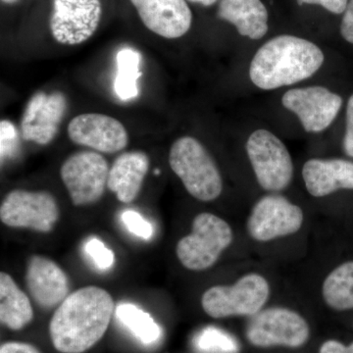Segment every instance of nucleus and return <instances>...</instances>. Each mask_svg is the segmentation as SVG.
Segmentation results:
<instances>
[{
    "label": "nucleus",
    "instance_id": "f257e3e1",
    "mask_svg": "<svg viewBox=\"0 0 353 353\" xmlns=\"http://www.w3.org/2000/svg\"><path fill=\"white\" fill-rule=\"evenodd\" d=\"M114 313L108 290L88 285L69 294L51 318L53 347L62 353H83L101 340Z\"/></svg>",
    "mask_w": 353,
    "mask_h": 353
},
{
    "label": "nucleus",
    "instance_id": "f03ea898",
    "mask_svg": "<svg viewBox=\"0 0 353 353\" xmlns=\"http://www.w3.org/2000/svg\"><path fill=\"white\" fill-rule=\"evenodd\" d=\"M324 61V52L317 44L301 37L280 34L255 52L248 74L255 87L274 90L307 80Z\"/></svg>",
    "mask_w": 353,
    "mask_h": 353
},
{
    "label": "nucleus",
    "instance_id": "7ed1b4c3",
    "mask_svg": "<svg viewBox=\"0 0 353 353\" xmlns=\"http://www.w3.org/2000/svg\"><path fill=\"white\" fill-rule=\"evenodd\" d=\"M169 164L194 199L213 201L222 194L219 169L199 139L190 136L176 139L169 152Z\"/></svg>",
    "mask_w": 353,
    "mask_h": 353
},
{
    "label": "nucleus",
    "instance_id": "20e7f679",
    "mask_svg": "<svg viewBox=\"0 0 353 353\" xmlns=\"http://www.w3.org/2000/svg\"><path fill=\"white\" fill-rule=\"evenodd\" d=\"M233 240V230L226 221L212 213H199L192 221V233L176 243V254L188 270H208Z\"/></svg>",
    "mask_w": 353,
    "mask_h": 353
},
{
    "label": "nucleus",
    "instance_id": "39448f33",
    "mask_svg": "<svg viewBox=\"0 0 353 353\" xmlns=\"http://www.w3.org/2000/svg\"><path fill=\"white\" fill-rule=\"evenodd\" d=\"M270 296V285L263 276L246 274L232 285H214L201 296L204 312L215 319L253 316L262 310Z\"/></svg>",
    "mask_w": 353,
    "mask_h": 353
},
{
    "label": "nucleus",
    "instance_id": "423d86ee",
    "mask_svg": "<svg viewBox=\"0 0 353 353\" xmlns=\"http://www.w3.org/2000/svg\"><path fill=\"white\" fill-rule=\"evenodd\" d=\"M245 150L262 189L279 192L289 187L294 176V162L282 139L268 130L259 129L248 137Z\"/></svg>",
    "mask_w": 353,
    "mask_h": 353
},
{
    "label": "nucleus",
    "instance_id": "0eeeda50",
    "mask_svg": "<svg viewBox=\"0 0 353 353\" xmlns=\"http://www.w3.org/2000/svg\"><path fill=\"white\" fill-rule=\"evenodd\" d=\"M246 339L257 347H303L310 336L308 323L292 309H263L252 316L246 327Z\"/></svg>",
    "mask_w": 353,
    "mask_h": 353
},
{
    "label": "nucleus",
    "instance_id": "6e6552de",
    "mask_svg": "<svg viewBox=\"0 0 353 353\" xmlns=\"http://www.w3.org/2000/svg\"><path fill=\"white\" fill-rule=\"evenodd\" d=\"M59 217L57 199L46 190H11L0 205V220L11 228L50 233Z\"/></svg>",
    "mask_w": 353,
    "mask_h": 353
},
{
    "label": "nucleus",
    "instance_id": "1a4fd4ad",
    "mask_svg": "<svg viewBox=\"0 0 353 353\" xmlns=\"http://www.w3.org/2000/svg\"><path fill=\"white\" fill-rule=\"evenodd\" d=\"M108 160L99 152L83 150L65 160L60 168L62 182L75 206L92 205L108 187Z\"/></svg>",
    "mask_w": 353,
    "mask_h": 353
},
{
    "label": "nucleus",
    "instance_id": "9d476101",
    "mask_svg": "<svg viewBox=\"0 0 353 353\" xmlns=\"http://www.w3.org/2000/svg\"><path fill=\"white\" fill-rule=\"evenodd\" d=\"M303 209L285 196L268 194L253 206L246 229L253 240L270 241L296 234L303 226Z\"/></svg>",
    "mask_w": 353,
    "mask_h": 353
},
{
    "label": "nucleus",
    "instance_id": "9b49d317",
    "mask_svg": "<svg viewBox=\"0 0 353 353\" xmlns=\"http://www.w3.org/2000/svg\"><path fill=\"white\" fill-rule=\"evenodd\" d=\"M282 105L299 118L304 131L319 134L331 126L343 105V99L322 85L294 88L282 97Z\"/></svg>",
    "mask_w": 353,
    "mask_h": 353
},
{
    "label": "nucleus",
    "instance_id": "f8f14e48",
    "mask_svg": "<svg viewBox=\"0 0 353 353\" xmlns=\"http://www.w3.org/2000/svg\"><path fill=\"white\" fill-rule=\"evenodd\" d=\"M101 14V0H53L51 34L65 46L85 43L99 28Z\"/></svg>",
    "mask_w": 353,
    "mask_h": 353
},
{
    "label": "nucleus",
    "instance_id": "ddd939ff",
    "mask_svg": "<svg viewBox=\"0 0 353 353\" xmlns=\"http://www.w3.org/2000/svg\"><path fill=\"white\" fill-rule=\"evenodd\" d=\"M68 136L76 145L103 153L120 152L129 143L126 128L119 120L99 113L81 114L73 118L68 125Z\"/></svg>",
    "mask_w": 353,
    "mask_h": 353
},
{
    "label": "nucleus",
    "instance_id": "4468645a",
    "mask_svg": "<svg viewBox=\"0 0 353 353\" xmlns=\"http://www.w3.org/2000/svg\"><path fill=\"white\" fill-rule=\"evenodd\" d=\"M66 110L67 99L62 92L34 94L21 121L22 138L38 145H48L57 137Z\"/></svg>",
    "mask_w": 353,
    "mask_h": 353
},
{
    "label": "nucleus",
    "instance_id": "2eb2a0df",
    "mask_svg": "<svg viewBox=\"0 0 353 353\" xmlns=\"http://www.w3.org/2000/svg\"><path fill=\"white\" fill-rule=\"evenodd\" d=\"M150 31L165 39H179L190 31L192 13L187 0H131Z\"/></svg>",
    "mask_w": 353,
    "mask_h": 353
},
{
    "label": "nucleus",
    "instance_id": "dca6fc26",
    "mask_svg": "<svg viewBox=\"0 0 353 353\" xmlns=\"http://www.w3.org/2000/svg\"><path fill=\"white\" fill-rule=\"evenodd\" d=\"M26 285L41 308H54L69 296L68 276L59 265L43 255H32L28 260Z\"/></svg>",
    "mask_w": 353,
    "mask_h": 353
},
{
    "label": "nucleus",
    "instance_id": "f3484780",
    "mask_svg": "<svg viewBox=\"0 0 353 353\" xmlns=\"http://www.w3.org/2000/svg\"><path fill=\"white\" fill-rule=\"evenodd\" d=\"M303 178L309 194L314 197L353 190V162L341 158H311L303 165Z\"/></svg>",
    "mask_w": 353,
    "mask_h": 353
},
{
    "label": "nucleus",
    "instance_id": "a211bd4d",
    "mask_svg": "<svg viewBox=\"0 0 353 353\" xmlns=\"http://www.w3.org/2000/svg\"><path fill=\"white\" fill-rule=\"evenodd\" d=\"M150 158L141 150L123 153L109 169L108 188L123 203H131L139 196L150 169Z\"/></svg>",
    "mask_w": 353,
    "mask_h": 353
},
{
    "label": "nucleus",
    "instance_id": "6ab92c4d",
    "mask_svg": "<svg viewBox=\"0 0 353 353\" xmlns=\"http://www.w3.org/2000/svg\"><path fill=\"white\" fill-rule=\"evenodd\" d=\"M217 16L252 41L264 38L269 31V12L262 0H221Z\"/></svg>",
    "mask_w": 353,
    "mask_h": 353
},
{
    "label": "nucleus",
    "instance_id": "aec40b11",
    "mask_svg": "<svg viewBox=\"0 0 353 353\" xmlns=\"http://www.w3.org/2000/svg\"><path fill=\"white\" fill-rule=\"evenodd\" d=\"M34 318L29 297L19 289L14 279L4 272L0 273V321L7 328L19 331Z\"/></svg>",
    "mask_w": 353,
    "mask_h": 353
},
{
    "label": "nucleus",
    "instance_id": "412c9836",
    "mask_svg": "<svg viewBox=\"0 0 353 353\" xmlns=\"http://www.w3.org/2000/svg\"><path fill=\"white\" fill-rule=\"evenodd\" d=\"M322 296L334 310L353 309V261L340 265L327 276L323 283Z\"/></svg>",
    "mask_w": 353,
    "mask_h": 353
},
{
    "label": "nucleus",
    "instance_id": "4be33fe9",
    "mask_svg": "<svg viewBox=\"0 0 353 353\" xmlns=\"http://www.w3.org/2000/svg\"><path fill=\"white\" fill-rule=\"evenodd\" d=\"M117 75L114 90L120 99L127 101L139 95L138 81L141 78V54L132 48H123L116 57Z\"/></svg>",
    "mask_w": 353,
    "mask_h": 353
},
{
    "label": "nucleus",
    "instance_id": "5701e85b",
    "mask_svg": "<svg viewBox=\"0 0 353 353\" xmlns=\"http://www.w3.org/2000/svg\"><path fill=\"white\" fill-rule=\"evenodd\" d=\"M116 316L145 345H152L161 336V329L152 316L134 304H119L116 308Z\"/></svg>",
    "mask_w": 353,
    "mask_h": 353
},
{
    "label": "nucleus",
    "instance_id": "b1692460",
    "mask_svg": "<svg viewBox=\"0 0 353 353\" xmlns=\"http://www.w3.org/2000/svg\"><path fill=\"white\" fill-rule=\"evenodd\" d=\"M194 343L205 353H236L239 350L238 343L231 336L212 327L202 330Z\"/></svg>",
    "mask_w": 353,
    "mask_h": 353
},
{
    "label": "nucleus",
    "instance_id": "393cba45",
    "mask_svg": "<svg viewBox=\"0 0 353 353\" xmlns=\"http://www.w3.org/2000/svg\"><path fill=\"white\" fill-rule=\"evenodd\" d=\"M85 250L101 270H108L115 264V254L99 239H90L85 243Z\"/></svg>",
    "mask_w": 353,
    "mask_h": 353
},
{
    "label": "nucleus",
    "instance_id": "a878e982",
    "mask_svg": "<svg viewBox=\"0 0 353 353\" xmlns=\"http://www.w3.org/2000/svg\"><path fill=\"white\" fill-rule=\"evenodd\" d=\"M121 218L130 233L143 240H150L152 238L154 229L152 223L146 221L139 213L134 210H127L123 213Z\"/></svg>",
    "mask_w": 353,
    "mask_h": 353
},
{
    "label": "nucleus",
    "instance_id": "bb28decb",
    "mask_svg": "<svg viewBox=\"0 0 353 353\" xmlns=\"http://www.w3.org/2000/svg\"><path fill=\"white\" fill-rule=\"evenodd\" d=\"M343 152L353 158V94L347 101L345 113V132L343 141Z\"/></svg>",
    "mask_w": 353,
    "mask_h": 353
},
{
    "label": "nucleus",
    "instance_id": "cd10ccee",
    "mask_svg": "<svg viewBox=\"0 0 353 353\" xmlns=\"http://www.w3.org/2000/svg\"><path fill=\"white\" fill-rule=\"evenodd\" d=\"M348 1L350 0H296L299 6H321L325 10L329 12L336 14H343L347 9Z\"/></svg>",
    "mask_w": 353,
    "mask_h": 353
},
{
    "label": "nucleus",
    "instance_id": "c85d7f7f",
    "mask_svg": "<svg viewBox=\"0 0 353 353\" xmlns=\"http://www.w3.org/2000/svg\"><path fill=\"white\" fill-rule=\"evenodd\" d=\"M340 31L343 39L353 44V0L348 1L347 9L343 12Z\"/></svg>",
    "mask_w": 353,
    "mask_h": 353
},
{
    "label": "nucleus",
    "instance_id": "c756f323",
    "mask_svg": "<svg viewBox=\"0 0 353 353\" xmlns=\"http://www.w3.org/2000/svg\"><path fill=\"white\" fill-rule=\"evenodd\" d=\"M0 137H1V155L3 157L7 150L12 148V143L15 141L16 131L12 123L7 120H2L0 123Z\"/></svg>",
    "mask_w": 353,
    "mask_h": 353
},
{
    "label": "nucleus",
    "instance_id": "7c9ffc66",
    "mask_svg": "<svg viewBox=\"0 0 353 353\" xmlns=\"http://www.w3.org/2000/svg\"><path fill=\"white\" fill-rule=\"evenodd\" d=\"M0 353H41L38 348L30 343L9 341L0 347Z\"/></svg>",
    "mask_w": 353,
    "mask_h": 353
},
{
    "label": "nucleus",
    "instance_id": "2f4dec72",
    "mask_svg": "<svg viewBox=\"0 0 353 353\" xmlns=\"http://www.w3.org/2000/svg\"><path fill=\"white\" fill-rule=\"evenodd\" d=\"M319 353H353V343L345 345L339 341H327L320 347Z\"/></svg>",
    "mask_w": 353,
    "mask_h": 353
},
{
    "label": "nucleus",
    "instance_id": "473e14b6",
    "mask_svg": "<svg viewBox=\"0 0 353 353\" xmlns=\"http://www.w3.org/2000/svg\"><path fill=\"white\" fill-rule=\"evenodd\" d=\"M187 1L190 2V3L201 4V6L204 7H209L215 4L218 0H187Z\"/></svg>",
    "mask_w": 353,
    "mask_h": 353
},
{
    "label": "nucleus",
    "instance_id": "72a5a7b5",
    "mask_svg": "<svg viewBox=\"0 0 353 353\" xmlns=\"http://www.w3.org/2000/svg\"><path fill=\"white\" fill-rule=\"evenodd\" d=\"M2 2H4V3L6 4H13L16 3V2L18 1V0H1Z\"/></svg>",
    "mask_w": 353,
    "mask_h": 353
}]
</instances>
